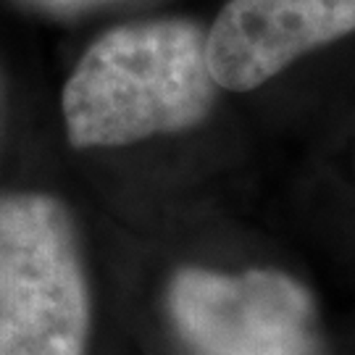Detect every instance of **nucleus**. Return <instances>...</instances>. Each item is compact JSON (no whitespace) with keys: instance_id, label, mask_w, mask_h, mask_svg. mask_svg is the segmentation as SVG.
I'll use <instances>...</instances> for the list:
<instances>
[{"instance_id":"1","label":"nucleus","mask_w":355,"mask_h":355,"mask_svg":"<svg viewBox=\"0 0 355 355\" xmlns=\"http://www.w3.org/2000/svg\"><path fill=\"white\" fill-rule=\"evenodd\" d=\"M218 85L187 19L116 26L87 48L61 98L74 148H121L200 124Z\"/></svg>"},{"instance_id":"2","label":"nucleus","mask_w":355,"mask_h":355,"mask_svg":"<svg viewBox=\"0 0 355 355\" xmlns=\"http://www.w3.org/2000/svg\"><path fill=\"white\" fill-rule=\"evenodd\" d=\"M89 290L71 216L42 192L0 195V355H85Z\"/></svg>"},{"instance_id":"3","label":"nucleus","mask_w":355,"mask_h":355,"mask_svg":"<svg viewBox=\"0 0 355 355\" xmlns=\"http://www.w3.org/2000/svg\"><path fill=\"white\" fill-rule=\"evenodd\" d=\"M168 311L198 355H311L313 347V297L274 268H182L168 287Z\"/></svg>"},{"instance_id":"4","label":"nucleus","mask_w":355,"mask_h":355,"mask_svg":"<svg viewBox=\"0 0 355 355\" xmlns=\"http://www.w3.org/2000/svg\"><path fill=\"white\" fill-rule=\"evenodd\" d=\"M355 32V0H229L205 35L218 87L245 92L303 53Z\"/></svg>"},{"instance_id":"5","label":"nucleus","mask_w":355,"mask_h":355,"mask_svg":"<svg viewBox=\"0 0 355 355\" xmlns=\"http://www.w3.org/2000/svg\"><path fill=\"white\" fill-rule=\"evenodd\" d=\"M32 6H37L42 11H53V13H69V11H82V8H89V6H98V3H105V0H26Z\"/></svg>"}]
</instances>
